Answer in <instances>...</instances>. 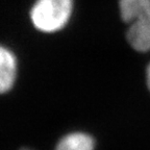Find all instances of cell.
I'll list each match as a JSON object with an SVG mask.
<instances>
[{
	"mask_svg": "<svg viewBox=\"0 0 150 150\" xmlns=\"http://www.w3.org/2000/svg\"><path fill=\"white\" fill-rule=\"evenodd\" d=\"M96 142L91 134L82 131L67 134L57 142L54 150H95Z\"/></svg>",
	"mask_w": 150,
	"mask_h": 150,
	"instance_id": "obj_4",
	"label": "cell"
},
{
	"mask_svg": "<svg viewBox=\"0 0 150 150\" xmlns=\"http://www.w3.org/2000/svg\"><path fill=\"white\" fill-rule=\"evenodd\" d=\"M21 150H33V149H28V148H23V149H21Z\"/></svg>",
	"mask_w": 150,
	"mask_h": 150,
	"instance_id": "obj_6",
	"label": "cell"
},
{
	"mask_svg": "<svg viewBox=\"0 0 150 150\" xmlns=\"http://www.w3.org/2000/svg\"><path fill=\"white\" fill-rule=\"evenodd\" d=\"M146 83H147V87L150 91V63L148 64L147 69H146Z\"/></svg>",
	"mask_w": 150,
	"mask_h": 150,
	"instance_id": "obj_5",
	"label": "cell"
},
{
	"mask_svg": "<svg viewBox=\"0 0 150 150\" xmlns=\"http://www.w3.org/2000/svg\"><path fill=\"white\" fill-rule=\"evenodd\" d=\"M122 20L129 24L126 39L134 50L150 51V0H119Z\"/></svg>",
	"mask_w": 150,
	"mask_h": 150,
	"instance_id": "obj_1",
	"label": "cell"
},
{
	"mask_svg": "<svg viewBox=\"0 0 150 150\" xmlns=\"http://www.w3.org/2000/svg\"><path fill=\"white\" fill-rule=\"evenodd\" d=\"M73 0H35L30 9L33 25L42 33H56L71 18Z\"/></svg>",
	"mask_w": 150,
	"mask_h": 150,
	"instance_id": "obj_2",
	"label": "cell"
},
{
	"mask_svg": "<svg viewBox=\"0 0 150 150\" xmlns=\"http://www.w3.org/2000/svg\"><path fill=\"white\" fill-rule=\"evenodd\" d=\"M17 57L12 50L0 45V94L9 92L17 78Z\"/></svg>",
	"mask_w": 150,
	"mask_h": 150,
	"instance_id": "obj_3",
	"label": "cell"
}]
</instances>
